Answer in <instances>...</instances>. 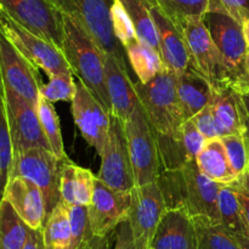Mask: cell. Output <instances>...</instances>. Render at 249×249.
Returning a JSON list of instances; mask_svg holds the SVG:
<instances>
[{
	"instance_id": "6da1fadb",
	"label": "cell",
	"mask_w": 249,
	"mask_h": 249,
	"mask_svg": "<svg viewBox=\"0 0 249 249\" xmlns=\"http://www.w3.org/2000/svg\"><path fill=\"white\" fill-rule=\"evenodd\" d=\"M168 208H184L194 220L220 223L219 192L223 185L199 170L196 160H187L180 169L163 170L158 178Z\"/></svg>"
},
{
	"instance_id": "7a4b0ae2",
	"label": "cell",
	"mask_w": 249,
	"mask_h": 249,
	"mask_svg": "<svg viewBox=\"0 0 249 249\" xmlns=\"http://www.w3.org/2000/svg\"><path fill=\"white\" fill-rule=\"evenodd\" d=\"M63 17L62 53L73 75H77L100 104L111 113L112 105L106 83V55L83 27L66 15Z\"/></svg>"
},
{
	"instance_id": "3957f363",
	"label": "cell",
	"mask_w": 249,
	"mask_h": 249,
	"mask_svg": "<svg viewBox=\"0 0 249 249\" xmlns=\"http://www.w3.org/2000/svg\"><path fill=\"white\" fill-rule=\"evenodd\" d=\"M139 100L157 135L181 136L185 116L177 88V74L167 68L146 84L135 82Z\"/></svg>"
},
{
	"instance_id": "277c9868",
	"label": "cell",
	"mask_w": 249,
	"mask_h": 249,
	"mask_svg": "<svg viewBox=\"0 0 249 249\" xmlns=\"http://www.w3.org/2000/svg\"><path fill=\"white\" fill-rule=\"evenodd\" d=\"M62 15H66L87 31L106 56H112L123 68H129L125 49L117 39L112 24L113 0H49Z\"/></svg>"
},
{
	"instance_id": "5b68a950",
	"label": "cell",
	"mask_w": 249,
	"mask_h": 249,
	"mask_svg": "<svg viewBox=\"0 0 249 249\" xmlns=\"http://www.w3.org/2000/svg\"><path fill=\"white\" fill-rule=\"evenodd\" d=\"M135 186L157 181L162 172L155 129L139 102L124 123Z\"/></svg>"
},
{
	"instance_id": "8992f818",
	"label": "cell",
	"mask_w": 249,
	"mask_h": 249,
	"mask_svg": "<svg viewBox=\"0 0 249 249\" xmlns=\"http://www.w3.org/2000/svg\"><path fill=\"white\" fill-rule=\"evenodd\" d=\"M66 160H60L51 150L29 148L12 156L9 179L21 177L36 185L44 196L48 216L61 201V168Z\"/></svg>"
},
{
	"instance_id": "52a82bcc",
	"label": "cell",
	"mask_w": 249,
	"mask_h": 249,
	"mask_svg": "<svg viewBox=\"0 0 249 249\" xmlns=\"http://www.w3.org/2000/svg\"><path fill=\"white\" fill-rule=\"evenodd\" d=\"M180 26L186 41L190 66L215 90L230 88V74L225 60L214 44L203 18L184 19Z\"/></svg>"
},
{
	"instance_id": "ba28073f",
	"label": "cell",
	"mask_w": 249,
	"mask_h": 249,
	"mask_svg": "<svg viewBox=\"0 0 249 249\" xmlns=\"http://www.w3.org/2000/svg\"><path fill=\"white\" fill-rule=\"evenodd\" d=\"M0 31L6 38L48 77L72 72L62 50L46 39L36 36L0 10Z\"/></svg>"
},
{
	"instance_id": "9c48e42d",
	"label": "cell",
	"mask_w": 249,
	"mask_h": 249,
	"mask_svg": "<svg viewBox=\"0 0 249 249\" xmlns=\"http://www.w3.org/2000/svg\"><path fill=\"white\" fill-rule=\"evenodd\" d=\"M0 10L62 50L63 17L49 0H0Z\"/></svg>"
},
{
	"instance_id": "30bf717a",
	"label": "cell",
	"mask_w": 249,
	"mask_h": 249,
	"mask_svg": "<svg viewBox=\"0 0 249 249\" xmlns=\"http://www.w3.org/2000/svg\"><path fill=\"white\" fill-rule=\"evenodd\" d=\"M167 211L158 181L131 190V206L128 221L133 232L135 249H150L156 230Z\"/></svg>"
},
{
	"instance_id": "8fae6325",
	"label": "cell",
	"mask_w": 249,
	"mask_h": 249,
	"mask_svg": "<svg viewBox=\"0 0 249 249\" xmlns=\"http://www.w3.org/2000/svg\"><path fill=\"white\" fill-rule=\"evenodd\" d=\"M4 89L12 156L34 147L51 150L41 128L36 106L27 101L5 83Z\"/></svg>"
},
{
	"instance_id": "7c38bea8",
	"label": "cell",
	"mask_w": 249,
	"mask_h": 249,
	"mask_svg": "<svg viewBox=\"0 0 249 249\" xmlns=\"http://www.w3.org/2000/svg\"><path fill=\"white\" fill-rule=\"evenodd\" d=\"M100 157L101 167L97 175L100 181L118 191H131L135 187L124 123L113 116L108 138Z\"/></svg>"
},
{
	"instance_id": "4fadbf2b",
	"label": "cell",
	"mask_w": 249,
	"mask_h": 249,
	"mask_svg": "<svg viewBox=\"0 0 249 249\" xmlns=\"http://www.w3.org/2000/svg\"><path fill=\"white\" fill-rule=\"evenodd\" d=\"M131 206V191H118L96 178L91 203L87 207L91 235L105 240L111 232L128 220Z\"/></svg>"
},
{
	"instance_id": "5bb4252c",
	"label": "cell",
	"mask_w": 249,
	"mask_h": 249,
	"mask_svg": "<svg viewBox=\"0 0 249 249\" xmlns=\"http://www.w3.org/2000/svg\"><path fill=\"white\" fill-rule=\"evenodd\" d=\"M214 44L220 51L230 74V88L242 71L248 51L243 24L224 12H208L203 17Z\"/></svg>"
},
{
	"instance_id": "9a60e30c",
	"label": "cell",
	"mask_w": 249,
	"mask_h": 249,
	"mask_svg": "<svg viewBox=\"0 0 249 249\" xmlns=\"http://www.w3.org/2000/svg\"><path fill=\"white\" fill-rule=\"evenodd\" d=\"M0 73L7 87L36 106L41 80L38 68L0 31Z\"/></svg>"
},
{
	"instance_id": "2e32d148",
	"label": "cell",
	"mask_w": 249,
	"mask_h": 249,
	"mask_svg": "<svg viewBox=\"0 0 249 249\" xmlns=\"http://www.w3.org/2000/svg\"><path fill=\"white\" fill-rule=\"evenodd\" d=\"M72 114L84 140L101 155L108 138L112 116L79 79L72 100Z\"/></svg>"
},
{
	"instance_id": "e0dca14e",
	"label": "cell",
	"mask_w": 249,
	"mask_h": 249,
	"mask_svg": "<svg viewBox=\"0 0 249 249\" xmlns=\"http://www.w3.org/2000/svg\"><path fill=\"white\" fill-rule=\"evenodd\" d=\"M151 15L157 29L160 53L168 71L179 75L189 67L190 58L181 26L170 18L158 5L148 0Z\"/></svg>"
},
{
	"instance_id": "ac0fdd59",
	"label": "cell",
	"mask_w": 249,
	"mask_h": 249,
	"mask_svg": "<svg viewBox=\"0 0 249 249\" xmlns=\"http://www.w3.org/2000/svg\"><path fill=\"white\" fill-rule=\"evenodd\" d=\"M151 247L155 249H198L194 219L184 208H168L158 224Z\"/></svg>"
},
{
	"instance_id": "d6986e66",
	"label": "cell",
	"mask_w": 249,
	"mask_h": 249,
	"mask_svg": "<svg viewBox=\"0 0 249 249\" xmlns=\"http://www.w3.org/2000/svg\"><path fill=\"white\" fill-rule=\"evenodd\" d=\"M10 202L22 220L33 230L43 228L46 208L40 189L24 178H11L7 181L4 197Z\"/></svg>"
},
{
	"instance_id": "ffe728a7",
	"label": "cell",
	"mask_w": 249,
	"mask_h": 249,
	"mask_svg": "<svg viewBox=\"0 0 249 249\" xmlns=\"http://www.w3.org/2000/svg\"><path fill=\"white\" fill-rule=\"evenodd\" d=\"M106 83L112 105V116L125 123L140 102L130 72L112 56H106Z\"/></svg>"
},
{
	"instance_id": "44dd1931",
	"label": "cell",
	"mask_w": 249,
	"mask_h": 249,
	"mask_svg": "<svg viewBox=\"0 0 249 249\" xmlns=\"http://www.w3.org/2000/svg\"><path fill=\"white\" fill-rule=\"evenodd\" d=\"M211 106L220 138L236 134L247 135L249 118L242 105L240 94L231 88L214 89Z\"/></svg>"
},
{
	"instance_id": "7402d4cb",
	"label": "cell",
	"mask_w": 249,
	"mask_h": 249,
	"mask_svg": "<svg viewBox=\"0 0 249 249\" xmlns=\"http://www.w3.org/2000/svg\"><path fill=\"white\" fill-rule=\"evenodd\" d=\"M177 88L186 121L208 106L214 96L211 83L190 65L181 74L177 75Z\"/></svg>"
},
{
	"instance_id": "603a6c76",
	"label": "cell",
	"mask_w": 249,
	"mask_h": 249,
	"mask_svg": "<svg viewBox=\"0 0 249 249\" xmlns=\"http://www.w3.org/2000/svg\"><path fill=\"white\" fill-rule=\"evenodd\" d=\"M196 162L199 170L206 177L219 184L233 185L240 180L231 167L225 146L220 138L207 141L197 156Z\"/></svg>"
},
{
	"instance_id": "cb8c5ba5",
	"label": "cell",
	"mask_w": 249,
	"mask_h": 249,
	"mask_svg": "<svg viewBox=\"0 0 249 249\" xmlns=\"http://www.w3.org/2000/svg\"><path fill=\"white\" fill-rule=\"evenodd\" d=\"M129 66L138 77V82L146 84L164 70L162 57L157 50L139 38L124 46Z\"/></svg>"
},
{
	"instance_id": "d4e9b609",
	"label": "cell",
	"mask_w": 249,
	"mask_h": 249,
	"mask_svg": "<svg viewBox=\"0 0 249 249\" xmlns=\"http://www.w3.org/2000/svg\"><path fill=\"white\" fill-rule=\"evenodd\" d=\"M45 249H71L72 232L68 204L61 199L51 213L46 216L43 228Z\"/></svg>"
},
{
	"instance_id": "484cf974",
	"label": "cell",
	"mask_w": 249,
	"mask_h": 249,
	"mask_svg": "<svg viewBox=\"0 0 249 249\" xmlns=\"http://www.w3.org/2000/svg\"><path fill=\"white\" fill-rule=\"evenodd\" d=\"M219 214L220 224L233 237L249 236V228L236 194L235 185L221 186L219 192Z\"/></svg>"
},
{
	"instance_id": "4316f807",
	"label": "cell",
	"mask_w": 249,
	"mask_h": 249,
	"mask_svg": "<svg viewBox=\"0 0 249 249\" xmlns=\"http://www.w3.org/2000/svg\"><path fill=\"white\" fill-rule=\"evenodd\" d=\"M31 228L7 199L0 201V249H22Z\"/></svg>"
},
{
	"instance_id": "83f0119b",
	"label": "cell",
	"mask_w": 249,
	"mask_h": 249,
	"mask_svg": "<svg viewBox=\"0 0 249 249\" xmlns=\"http://www.w3.org/2000/svg\"><path fill=\"white\" fill-rule=\"evenodd\" d=\"M133 22L139 39L160 53L157 29L152 18L148 0H119Z\"/></svg>"
},
{
	"instance_id": "f1b7e54d",
	"label": "cell",
	"mask_w": 249,
	"mask_h": 249,
	"mask_svg": "<svg viewBox=\"0 0 249 249\" xmlns=\"http://www.w3.org/2000/svg\"><path fill=\"white\" fill-rule=\"evenodd\" d=\"M36 111H38L39 121H40L44 134L48 139L51 151L60 160H66L67 156H66L65 146H63L60 118H58V114L56 112L55 107H53V102H50L40 95L38 102H36Z\"/></svg>"
},
{
	"instance_id": "f546056e",
	"label": "cell",
	"mask_w": 249,
	"mask_h": 249,
	"mask_svg": "<svg viewBox=\"0 0 249 249\" xmlns=\"http://www.w3.org/2000/svg\"><path fill=\"white\" fill-rule=\"evenodd\" d=\"M12 164V145L10 138L9 122L6 113L4 80L0 73V201L4 197L5 187L9 181L10 168Z\"/></svg>"
},
{
	"instance_id": "4dcf8cb0",
	"label": "cell",
	"mask_w": 249,
	"mask_h": 249,
	"mask_svg": "<svg viewBox=\"0 0 249 249\" xmlns=\"http://www.w3.org/2000/svg\"><path fill=\"white\" fill-rule=\"evenodd\" d=\"M196 224L198 249H241L236 238L220 223L194 220Z\"/></svg>"
},
{
	"instance_id": "1f68e13d",
	"label": "cell",
	"mask_w": 249,
	"mask_h": 249,
	"mask_svg": "<svg viewBox=\"0 0 249 249\" xmlns=\"http://www.w3.org/2000/svg\"><path fill=\"white\" fill-rule=\"evenodd\" d=\"M170 18L181 23L187 18H203L209 12V0H151Z\"/></svg>"
},
{
	"instance_id": "d6a6232c",
	"label": "cell",
	"mask_w": 249,
	"mask_h": 249,
	"mask_svg": "<svg viewBox=\"0 0 249 249\" xmlns=\"http://www.w3.org/2000/svg\"><path fill=\"white\" fill-rule=\"evenodd\" d=\"M77 83L73 79V73H62L49 77V82L40 88V95L50 102L71 101L74 99Z\"/></svg>"
},
{
	"instance_id": "836d02e7",
	"label": "cell",
	"mask_w": 249,
	"mask_h": 249,
	"mask_svg": "<svg viewBox=\"0 0 249 249\" xmlns=\"http://www.w3.org/2000/svg\"><path fill=\"white\" fill-rule=\"evenodd\" d=\"M225 146L229 160L233 172L238 178L242 177L248 170L249 164V147L245 135H226L220 138Z\"/></svg>"
},
{
	"instance_id": "e575fe53",
	"label": "cell",
	"mask_w": 249,
	"mask_h": 249,
	"mask_svg": "<svg viewBox=\"0 0 249 249\" xmlns=\"http://www.w3.org/2000/svg\"><path fill=\"white\" fill-rule=\"evenodd\" d=\"M68 212H70L71 232H72L71 249H79L88 240L94 237L90 231L88 208L85 206L68 204Z\"/></svg>"
},
{
	"instance_id": "d590c367",
	"label": "cell",
	"mask_w": 249,
	"mask_h": 249,
	"mask_svg": "<svg viewBox=\"0 0 249 249\" xmlns=\"http://www.w3.org/2000/svg\"><path fill=\"white\" fill-rule=\"evenodd\" d=\"M111 15L114 34H116L119 43L123 45V48L126 44L133 41L134 39L139 38L135 29H134L130 17L128 16L125 9H124L119 0H113V4H112L111 7Z\"/></svg>"
},
{
	"instance_id": "8d00e7d4",
	"label": "cell",
	"mask_w": 249,
	"mask_h": 249,
	"mask_svg": "<svg viewBox=\"0 0 249 249\" xmlns=\"http://www.w3.org/2000/svg\"><path fill=\"white\" fill-rule=\"evenodd\" d=\"M94 177L89 169L75 165L74 175H73V194H74L75 204L88 207L91 203L95 190Z\"/></svg>"
},
{
	"instance_id": "74e56055",
	"label": "cell",
	"mask_w": 249,
	"mask_h": 249,
	"mask_svg": "<svg viewBox=\"0 0 249 249\" xmlns=\"http://www.w3.org/2000/svg\"><path fill=\"white\" fill-rule=\"evenodd\" d=\"M181 139L184 143L185 151H186L187 158L190 160H196L197 156L201 152L203 146L208 141V139L199 131L194 119H187L182 124L181 128Z\"/></svg>"
},
{
	"instance_id": "f35d334b",
	"label": "cell",
	"mask_w": 249,
	"mask_h": 249,
	"mask_svg": "<svg viewBox=\"0 0 249 249\" xmlns=\"http://www.w3.org/2000/svg\"><path fill=\"white\" fill-rule=\"evenodd\" d=\"M209 12H224L243 24L249 19V0H209Z\"/></svg>"
},
{
	"instance_id": "ab89813d",
	"label": "cell",
	"mask_w": 249,
	"mask_h": 249,
	"mask_svg": "<svg viewBox=\"0 0 249 249\" xmlns=\"http://www.w3.org/2000/svg\"><path fill=\"white\" fill-rule=\"evenodd\" d=\"M191 119H194L197 128L199 129V131H201L208 140L220 138V136H219L218 126H216V122L215 118H214L213 109H212L211 104H209L208 106L204 107L203 109H201V111Z\"/></svg>"
},
{
	"instance_id": "60d3db41",
	"label": "cell",
	"mask_w": 249,
	"mask_h": 249,
	"mask_svg": "<svg viewBox=\"0 0 249 249\" xmlns=\"http://www.w3.org/2000/svg\"><path fill=\"white\" fill-rule=\"evenodd\" d=\"M114 249H135L133 232L128 220L122 223L116 229V246Z\"/></svg>"
},
{
	"instance_id": "b9f144b4",
	"label": "cell",
	"mask_w": 249,
	"mask_h": 249,
	"mask_svg": "<svg viewBox=\"0 0 249 249\" xmlns=\"http://www.w3.org/2000/svg\"><path fill=\"white\" fill-rule=\"evenodd\" d=\"M231 89H233L240 95H243L249 91V48L247 55H246L245 62H243L242 71H241L240 75H238L237 79L232 84Z\"/></svg>"
},
{
	"instance_id": "7bdbcfd3",
	"label": "cell",
	"mask_w": 249,
	"mask_h": 249,
	"mask_svg": "<svg viewBox=\"0 0 249 249\" xmlns=\"http://www.w3.org/2000/svg\"><path fill=\"white\" fill-rule=\"evenodd\" d=\"M22 249H45V247H44L43 231H41V229H38V230L31 229L28 238H27L26 243H24Z\"/></svg>"
},
{
	"instance_id": "ee69618b",
	"label": "cell",
	"mask_w": 249,
	"mask_h": 249,
	"mask_svg": "<svg viewBox=\"0 0 249 249\" xmlns=\"http://www.w3.org/2000/svg\"><path fill=\"white\" fill-rule=\"evenodd\" d=\"M236 187V194H237L238 201H240L241 207H242L243 215H245L246 223H247L249 228V192L247 190L243 189L242 186H240L238 184H233Z\"/></svg>"
},
{
	"instance_id": "f6af8a7d",
	"label": "cell",
	"mask_w": 249,
	"mask_h": 249,
	"mask_svg": "<svg viewBox=\"0 0 249 249\" xmlns=\"http://www.w3.org/2000/svg\"><path fill=\"white\" fill-rule=\"evenodd\" d=\"M100 241H102V240H97V238H95V237L90 238V240H88L87 242H85L79 249H104L99 246Z\"/></svg>"
},
{
	"instance_id": "bcb514c9",
	"label": "cell",
	"mask_w": 249,
	"mask_h": 249,
	"mask_svg": "<svg viewBox=\"0 0 249 249\" xmlns=\"http://www.w3.org/2000/svg\"><path fill=\"white\" fill-rule=\"evenodd\" d=\"M236 184H238L240 186H242L243 189L247 190V191L249 192V169L242 175V177L240 178V180H238Z\"/></svg>"
},
{
	"instance_id": "7dc6e473",
	"label": "cell",
	"mask_w": 249,
	"mask_h": 249,
	"mask_svg": "<svg viewBox=\"0 0 249 249\" xmlns=\"http://www.w3.org/2000/svg\"><path fill=\"white\" fill-rule=\"evenodd\" d=\"M241 249H249V236H237L235 237Z\"/></svg>"
},
{
	"instance_id": "c3c4849f",
	"label": "cell",
	"mask_w": 249,
	"mask_h": 249,
	"mask_svg": "<svg viewBox=\"0 0 249 249\" xmlns=\"http://www.w3.org/2000/svg\"><path fill=\"white\" fill-rule=\"evenodd\" d=\"M241 100H242V105L243 107H245V111L249 118V91L246 92V94L241 95Z\"/></svg>"
},
{
	"instance_id": "681fc988",
	"label": "cell",
	"mask_w": 249,
	"mask_h": 249,
	"mask_svg": "<svg viewBox=\"0 0 249 249\" xmlns=\"http://www.w3.org/2000/svg\"><path fill=\"white\" fill-rule=\"evenodd\" d=\"M243 32H245L246 40H247L248 48H249V19H248V21H246L245 23H243Z\"/></svg>"
},
{
	"instance_id": "f907efd6",
	"label": "cell",
	"mask_w": 249,
	"mask_h": 249,
	"mask_svg": "<svg viewBox=\"0 0 249 249\" xmlns=\"http://www.w3.org/2000/svg\"><path fill=\"white\" fill-rule=\"evenodd\" d=\"M247 142H248V147H249V139L247 140ZM248 169H249V164H248Z\"/></svg>"
},
{
	"instance_id": "816d5d0a",
	"label": "cell",
	"mask_w": 249,
	"mask_h": 249,
	"mask_svg": "<svg viewBox=\"0 0 249 249\" xmlns=\"http://www.w3.org/2000/svg\"><path fill=\"white\" fill-rule=\"evenodd\" d=\"M150 249H155V248H152V247H151V248H150Z\"/></svg>"
}]
</instances>
